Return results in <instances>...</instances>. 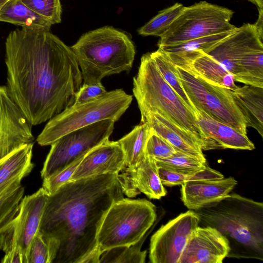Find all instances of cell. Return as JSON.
I'll return each instance as SVG.
<instances>
[{
  "label": "cell",
  "instance_id": "484cf974",
  "mask_svg": "<svg viewBox=\"0 0 263 263\" xmlns=\"http://www.w3.org/2000/svg\"><path fill=\"white\" fill-rule=\"evenodd\" d=\"M185 70L210 83L227 88L232 91L238 87L235 84L234 75L206 53L195 60Z\"/></svg>",
  "mask_w": 263,
  "mask_h": 263
},
{
  "label": "cell",
  "instance_id": "e575fe53",
  "mask_svg": "<svg viewBox=\"0 0 263 263\" xmlns=\"http://www.w3.org/2000/svg\"><path fill=\"white\" fill-rule=\"evenodd\" d=\"M85 155L80 157L60 171L44 178L42 187L49 195L53 194L60 187L69 181L71 177Z\"/></svg>",
  "mask_w": 263,
  "mask_h": 263
},
{
  "label": "cell",
  "instance_id": "d6a6232c",
  "mask_svg": "<svg viewBox=\"0 0 263 263\" xmlns=\"http://www.w3.org/2000/svg\"><path fill=\"white\" fill-rule=\"evenodd\" d=\"M28 7L54 25L61 22L60 0H21Z\"/></svg>",
  "mask_w": 263,
  "mask_h": 263
},
{
  "label": "cell",
  "instance_id": "7402d4cb",
  "mask_svg": "<svg viewBox=\"0 0 263 263\" xmlns=\"http://www.w3.org/2000/svg\"><path fill=\"white\" fill-rule=\"evenodd\" d=\"M33 144H26L0 159V195L16 180L32 171Z\"/></svg>",
  "mask_w": 263,
  "mask_h": 263
},
{
  "label": "cell",
  "instance_id": "277c9868",
  "mask_svg": "<svg viewBox=\"0 0 263 263\" xmlns=\"http://www.w3.org/2000/svg\"><path fill=\"white\" fill-rule=\"evenodd\" d=\"M70 47L84 83L88 84L101 83L106 76L130 71L136 54L128 35L108 26L83 34Z\"/></svg>",
  "mask_w": 263,
  "mask_h": 263
},
{
  "label": "cell",
  "instance_id": "4fadbf2b",
  "mask_svg": "<svg viewBox=\"0 0 263 263\" xmlns=\"http://www.w3.org/2000/svg\"><path fill=\"white\" fill-rule=\"evenodd\" d=\"M31 125L10 96L0 86V159L34 140Z\"/></svg>",
  "mask_w": 263,
  "mask_h": 263
},
{
  "label": "cell",
  "instance_id": "30bf717a",
  "mask_svg": "<svg viewBox=\"0 0 263 263\" xmlns=\"http://www.w3.org/2000/svg\"><path fill=\"white\" fill-rule=\"evenodd\" d=\"M183 89L195 109L247 135L246 119L236 104L232 90L210 83L177 67Z\"/></svg>",
  "mask_w": 263,
  "mask_h": 263
},
{
  "label": "cell",
  "instance_id": "d6986e66",
  "mask_svg": "<svg viewBox=\"0 0 263 263\" xmlns=\"http://www.w3.org/2000/svg\"><path fill=\"white\" fill-rule=\"evenodd\" d=\"M195 115L204 137L202 151L223 148L251 151L255 148L247 135L215 120L202 111L195 109Z\"/></svg>",
  "mask_w": 263,
  "mask_h": 263
},
{
  "label": "cell",
  "instance_id": "ffe728a7",
  "mask_svg": "<svg viewBox=\"0 0 263 263\" xmlns=\"http://www.w3.org/2000/svg\"><path fill=\"white\" fill-rule=\"evenodd\" d=\"M157 135L168 142L176 151L197 157L206 161L199 139L170 119L156 113H148L141 118Z\"/></svg>",
  "mask_w": 263,
  "mask_h": 263
},
{
  "label": "cell",
  "instance_id": "44dd1931",
  "mask_svg": "<svg viewBox=\"0 0 263 263\" xmlns=\"http://www.w3.org/2000/svg\"><path fill=\"white\" fill-rule=\"evenodd\" d=\"M234 30L193 39L178 44L160 46H158V49L164 52L177 67L187 70L195 60L206 53L210 49L228 36Z\"/></svg>",
  "mask_w": 263,
  "mask_h": 263
},
{
  "label": "cell",
  "instance_id": "4316f807",
  "mask_svg": "<svg viewBox=\"0 0 263 263\" xmlns=\"http://www.w3.org/2000/svg\"><path fill=\"white\" fill-rule=\"evenodd\" d=\"M154 159L158 167L186 175H193L203 171L207 165L206 161L177 151L168 157Z\"/></svg>",
  "mask_w": 263,
  "mask_h": 263
},
{
  "label": "cell",
  "instance_id": "74e56055",
  "mask_svg": "<svg viewBox=\"0 0 263 263\" xmlns=\"http://www.w3.org/2000/svg\"><path fill=\"white\" fill-rule=\"evenodd\" d=\"M3 263H27L21 247L17 245L5 253L1 260Z\"/></svg>",
  "mask_w": 263,
  "mask_h": 263
},
{
  "label": "cell",
  "instance_id": "ac0fdd59",
  "mask_svg": "<svg viewBox=\"0 0 263 263\" xmlns=\"http://www.w3.org/2000/svg\"><path fill=\"white\" fill-rule=\"evenodd\" d=\"M233 177L221 179H193L181 185V199L189 210L197 211L219 202L237 184Z\"/></svg>",
  "mask_w": 263,
  "mask_h": 263
},
{
  "label": "cell",
  "instance_id": "d590c367",
  "mask_svg": "<svg viewBox=\"0 0 263 263\" xmlns=\"http://www.w3.org/2000/svg\"><path fill=\"white\" fill-rule=\"evenodd\" d=\"M176 152L172 144L152 129L151 134L146 144V155L154 158H165L171 156Z\"/></svg>",
  "mask_w": 263,
  "mask_h": 263
},
{
  "label": "cell",
  "instance_id": "9c48e42d",
  "mask_svg": "<svg viewBox=\"0 0 263 263\" xmlns=\"http://www.w3.org/2000/svg\"><path fill=\"white\" fill-rule=\"evenodd\" d=\"M234 11L227 8L201 1L184 7L157 46L172 45L193 39L234 30L230 23Z\"/></svg>",
  "mask_w": 263,
  "mask_h": 263
},
{
  "label": "cell",
  "instance_id": "cb8c5ba5",
  "mask_svg": "<svg viewBox=\"0 0 263 263\" xmlns=\"http://www.w3.org/2000/svg\"><path fill=\"white\" fill-rule=\"evenodd\" d=\"M151 132L146 122L141 123L118 141L124 153L125 167L134 169L144 160Z\"/></svg>",
  "mask_w": 263,
  "mask_h": 263
},
{
  "label": "cell",
  "instance_id": "9a60e30c",
  "mask_svg": "<svg viewBox=\"0 0 263 263\" xmlns=\"http://www.w3.org/2000/svg\"><path fill=\"white\" fill-rule=\"evenodd\" d=\"M42 187L31 195L22 198L19 211L10 224L19 245L27 259L32 240L39 232L44 210L49 196Z\"/></svg>",
  "mask_w": 263,
  "mask_h": 263
},
{
  "label": "cell",
  "instance_id": "e0dca14e",
  "mask_svg": "<svg viewBox=\"0 0 263 263\" xmlns=\"http://www.w3.org/2000/svg\"><path fill=\"white\" fill-rule=\"evenodd\" d=\"M125 167L124 155L120 144L107 140L85 156L69 181L106 174H119Z\"/></svg>",
  "mask_w": 263,
  "mask_h": 263
},
{
  "label": "cell",
  "instance_id": "3957f363",
  "mask_svg": "<svg viewBox=\"0 0 263 263\" xmlns=\"http://www.w3.org/2000/svg\"><path fill=\"white\" fill-rule=\"evenodd\" d=\"M199 226L217 229L228 240L227 257L263 260V203L237 194L195 211Z\"/></svg>",
  "mask_w": 263,
  "mask_h": 263
},
{
  "label": "cell",
  "instance_id": "5bb4252c",
  "mask_svg": "<svg viewBox=\"0 0 263 263\" xmlns=\"http://www.w3.org/2000/svg\"><path fill=\"white\" fill-rule=\"evenodd\" d=\"M229 251L228 240L217 229L198 226L192 232L178 263H221Z\"/></svg>",
  "mask_w": 263,
  "mask_h": 263
},
{
  "label": "cell",
  "instance_id": "ba28073f",
  "mask_svg": "<svg viewBox=\"0 0 263 263\" xmlns=\"http://www.w3.org/2000/svg\"><path fill=\"white\" fill-rule=\"evenodd\" d=\"M133 96L121 89L107 91L91 101L73 104L49 120L36 141L51 145L65 134L96 122L110 119L117 121L130 106Z\"/></svg>",
  "mask_w": 263,
  "mask_h": 263
},
{
  "label": "cell",
  "instance_id": "52a82bcc",
  "mask_svg": "<svg viewBox=\"0 0 263 263\" xmlns=\"http://www.w3.org/2000/svg\"><path fill=\"white\" fill-rule=\"evenodd\" d=\"M157 208L143 198H123L114 202L105 214L97 242L100 254L111 248L130 246L151 229L157 218Z\"/></svg>",
  "mask_w": 263,
  "mask_h": 263
},
{
  "label": "cell",
  "instance_id": "d4e9b609",
  "mask_svg": "<svg viewBox=\"0 0 263 263\" xmlns=\"http://www.w3.org/2000/svg\"><path fill=\"white\" fill-rule=\"evenodd\" d=\"M0 22L22 27L47 29L52 25L48 19L32 10L21 0H8L0 8Z\"/></svg>",
  "mask_w": 263,
  "mask_h": 263
},
{
  "label": "cell",
  "instance_id": "836d02e7",
  "mask_svg": "<svg viewBox=\"0 0 263 263\" xmlns=\"http://www.w3.org/2000/svg\"><path fill=\"white\" fill-rule=\"evenodd\" d=\"M53 253L48 238L39 232L30 245L28 263H52Z\"/></svg>",
  "mask_w": 263,
  "mask_h": 263
},
{
  "label": "cell",
  "instance_id": "8992f818",
  "mask_svg": "<svg viewBox=\"0 0 263 263\" xmlns=\"http://www.w3.org/2000/svg\"><path fill=\"white\" fill-rule=\"evenodd\" d=\"M262 41L254 24H244L206 53L233 74L235 81L263 88Z\"/></svg>",
  "mask_w": 263,
  "mask_h": 263
},
{
  "label": "cell",
  "instance_id": "f546056e",
  "mask_svg": "<svg viewBox=\"0 0 263 263\" xmlns=\"http://www.w3.org/2000/svg\"><path fill=\"white\" fill-rule=\"evenodd\" d=\"M149 53L164 80L185 104L195 112V109L190 103L181 85L177 67L164 52L159 49Z\"/></svg>",
  "mask_w": 263,
  "mask_h": 263
},
{
  "label": "cell",
  "instance_id": "8d00e7d4",
  "mask_svg": "<svg viewBox=\"0 0 263 263\" xmlns=\"http://www.w3.org/2000/svg\"><path fill=\"white\" fill-rule=\"evenodd\" d=\"M107 91L102 83L88 84L84 83L78 91L74 105L84 104L97 99Z\"/></svg>",
  "mask_w": 263,
  "mask_h": 263
},
{
  "label": "cell",
  "instance_id": "60d3db41",
  "mask_svg": "<svg viewBox=\"0 0 263 263\" xmlns=\"http://www.w3.org/2000/svg\"><path fill=\"white\" fill-rule=\"evenodd\" d=\"M8 0H0V8Z\"/></svg>",
  "mask_w": 263,
  "mask_h": 263
},
{
  "label": "cell",
  "instance_id": "8fae6325",
  "mask_svg": "<svg viewBox=\"0 0 263 263\" xmlns=\"http://www.w3.org/2000/svg\"><path fill=\"white\" fill-rule=\"evenodd\" d=\"M115 121L102 120L70 132L51 145L41 176L45 178L64 169L92 148L109 140Z\"/></svg>",
  "mask_w": 263,
  "mask_h": 263
},
{
  "label": "cell",
  "instance_id": "2e32d148",
  "mask_svg": "<svg viewBox=\"0 0 263 263\" xmlns=\"http://www.w3.org/2000/svg\"><path fill=\"white\" fill-rule=\"evenodd\" d=\"M122 171L118 178L123 194L128 197H135L143 193L149 199H159L166 195L167 192L160 181L153 157L146 155L137 167H125Z\"/></svg>",
  "mask_w": 263,
  "mask_h": 263
},
{
  "label": "cell",
  "instance_id": "83f0119b",
  "mask_svg": "<svg viewBox=\"0 0 263 263\" xmlns=\"http://www.w3.org/2000/svg\"><path fill=\"white\" fill-rule=\"evenodd\" d=\"M22 179L14 181L0 195V234L16 216L25 189L21 185Z\"/></svg>",
  "mask_w": 263,
  "mask_h": 263
},
{
  "label": "cell",
  "instance_id": "ab89813d",
  "mask_svg": "<svg viewBox=\"0 0 263 263\" xmlns=\"http://www.w3.org/2000/svg\"><path fill=\"white\" fill-rule=\"evenodd\" d=\"M249 2L255 5L258 10H263V0H248Z\"/></svg>",
  "mask_w": 263,
  "mask_h": 263
},
{
  "label": "cell",
  "instance_id": "6da1fadb",
  "mask_svg": "<svg viewBox=\"0 0 263 263\" xmlns=\"http://www.w3.org/2000/svg\"><path fill=\"white\" fill-rule=\"evenodd\" d=\"M5 44L7 88L32 126L74 104L83 79L70 47L44 28H17Z\"/></svg>",
  "mask_w": 263,
  "mask_h": 263
},
{
  "label": "cell",
  "instance_id": "5b68a950",
  "mask_svg": "<svg viewBox=\"0 0 263 263\" xmlns=\"http://www.w3.org/2000/svg\"><path fill=\"white\" fill-rule=\"evenodd\" d=\"M133 92L141 118L148 113L167 118L196 136L202 148L204 137L195 112L164 80L149 52L141 58L138 73L133 78Z\"/></svg>",
  "mask_w": 263,
  "mask_h": 263
},
{
  "label": "cell",
  "instance_id": "7a4b0ae2",
  "mask_svg": "<svg viewBox=\"0 0 263 263\" xmlns=\"http://www.w3.org/2000/svg\"><path fill=\"white\" fill-rule=\"evenodd\" d=\"M118 174L70 181L49 195L39 232L52 244V263H99V230L111 205L124 197Z\"/></svg>",
  "mask_w": 263,
  "mask_h": 263
},
{
  "label": "cell",
  "instance_id": "7c38bea8",
  "mask_svg": "<svg viewBox=\"0 0 263 263\" xmlns=\"http://www.w3.org/2000/svg\"><path fill=\"white\" fill-rule=\"evenodd\" d=\"M199 221L198 214L189 210L162 225L151 238L150 262L178 263L192 232Z\"/></svg>",
  "mask_w": 263,
  "mask_h": 263
},
{
  "label": "cell",
  "instance_id": "f35d334b",
  "mask_svg": "<svg viewBox=\"0 0 263 263\" xmlns=\"http://www.w3.org/2000/svg\"><path fill=\"white\" fill-rule=\"evenodd\" d=\"M258 17L254 25L259 35L263 37V10H258Z\"/></svg>",
  "mask_w": 263,
  "mask_h": 263
},
{
  "label": "cell",
  "instance_id": "4dcf8cb0",
  "mask_svg": "<svg viewBox=\"0 0 263 263\" xmlns=\"http://www.w3.org/2000/svg\"><path fill=\"white\" fill-rule=\"evenodd\" d=\"M184 7L182 4L177 3L161 10L153 18L138 29V34L142 36L154 35L160 37L166 31Z\"/></svg>",
  "mask_w": 263,
  "mask_h": 263
},
{
  "label": "cell",
  "instance_id": "1f68e13d",
  "mask_svg": "<svg viewBox=\"0 0 263 263\" xmlns=\"http://www.w3.org/2000/svg\"><path fill=\"white\" fill-rule=\"evenodd\" d=\"M158 168V175L162 184L164 186L172 187L181 185L184 182L193 179H221L223 175L208 165L206 168L201 172L193 175H186L172 172L161 167Z\"/></svg>",
  "mask_w": 263,
  "mask_h": 263
},
{
  "label": "cell",
  "instance_id": "f1b7e54d",
  "mask_svg": "<svg viewBox=\"0 0 263 263\" xmlns=\"http://www.w3.org/2000/svg\"><path fill=\"white\" fill-rule=\"evenodd\" d=\"M151 231L130 246L115 247L104 251L100 256L99 263H144L147 251H142L141 249Z\"/></svg>",
  "mask_w": 263,
  "mask_h": 263
},
{
  "label": "cell",
  "instance_id": "603a6c76",
  "mask_svg": "<svg viewBox=\"0 0 263 263\" xmlns=\"http://www.w3.org/2000/svg\"><path fill=\"white\" fill-rule=\"evenodd\" d=\"M234 101L244 116L247 126L263 137V88L246 85L232 91Z\"/></svg>",
  "mask_w": 263,
  "mask_h": 263
}]
</instances>
